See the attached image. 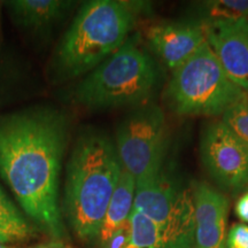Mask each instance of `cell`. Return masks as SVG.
<instances>
[{
	"instance_id": "1",
	"label": "cell",
	"mask_w": 248,
	"mask_h": 248,
	"mask_svg": "<svg viewBox=\"0 0 248 248\" xmlns=\"http://www.w3.org/2000/svg\"><path fill=\"white\" fill-rule=\"evenodd\" d=\"M68 141L69 121L55 108L32 107L0 117V176L51 240H70L60 204Z\"/></svg>"
},
{
	"instance_id": "2",
	"label": "cell",
	"mask_w": 248,
	"mask_h": 248,
	"mask_svg": "<svg viewBox=\"0 0 248 248\" xmlns=\"http://www.w3.org/2000/svg\"><path fill=\"white\" fill-rule=\"evenodd\" d=\"M115 144L104 133H82L71 150L66 167L61 212L80 243H97L122 172Z\"/></svg>"
},
{
	"instance_id": "3",
	"label": "cell",
	"mask_w": 248,
	"mask_h": 248,
	"mask_svg": "<svg viewBox=\"0 0 248 248\" xmlns=\"http://www.w3.org/2000/svg\"><path fill=\"white\" fill-rule=\"evenodd\" d=\"M130 2L91 0L85 2L55 48L49 78L64 83L88 75L128 40L135 24Z\"/></svg>"
},
{
	"instance_id": "4",
	"label": "cell",
	"mask_w": 248,
	"mask_h": 248,
	"mask_svg": "<svg viewBox=\"0 0 248 248\" xmlns=\"http://www.w3.org/2000/svg\"><path fill=\"white\" fill-rule=\"evenodd\" d=\"M157 83L156 63L135 36L85 75L73 97L77 105L90 110L142 105L150 100Z\"/></svg>"
},
{
	"instance_id": "5",
	"label": "cell",
	"mask_w": 248,
	"mask_h": 248,
	"mask_svg": "<svg viewBox=\"0 0 248 248\" xmlns=\"http://www.w3.org/2000/svg\"><path fill=\"white\" fill-rule=\"evenodd\" d=\"M246 91L229 78L207 45L172 70L166 90L170 109L179 115H223Z\"/></svg>"
},
{
	"instance_id": "6",
	"label": "cell",
	"mask_w": 248,
	"mask_h": 248,
	"mask_svg": "<svg viewBox=\"0 0 248 248\" xmlns=\"http://www.w3.org/2000/svg\"><path fill=\"white\" fill-rule=\"evenodd\" d=\"M133 208L150 218L172 248H193L192 191L181 190L163 170L136 182Z\"/></svg>"
},
{
	"instance_id": "7",
	"label": "cell",
	"mask_w": 248,
	"mask_h": 248,
	"mask_svg": "<svg viewBox=\"0 0 248 248\" xmlns=\"http://www.w3.org/2000/svg\"><path fill=\"white\" fill-rule=\"evenodd\" d=\"M168 128L163 110L155 105L138 108L121 122L116 151L122 168L136 182L163 170Z\"/></svg>"
},
{
	"instance_id": "8",
	"label": "cell",
	"mask_w": 248,
	"mask_h": 248,
	"mask_svg": "<svg viewBox=\"0 0 248 248\" xmlns=\"http://www.w3.org/2000/svg\"><path fill=\"white\" fill-rule=\"evenodd\" d=\"M200 153L203 167L222 190L232 194L248 191V142L222 121L203 130Z\"/></svg>"
},
{
	"instance_id": "9",
	"label": "cell",
	"mask_w": 248,
	"mask_h": 248,
	"mask_svg": "<svg viewBox=\"0 0 248 248\" xmlns=\"http://www.w3.org/2000/svg\"><path fill=\"white\" fill-rule=\"evenodd\" d=\"M206 43L226 75L248 90V17L201 22Z\"/></svg>"
},
{
	"instance_id": "10",
	"label": "cell",
	"mask_w": 248,
	"mask_h": 248,
	"mask_svg": "<svg viewBox=\"0 0 248 248\" xmlns=\"http://www.w3.org/2000/svg\"><path fill=\"white\" fill-rule=\"evenodd\" d=\"M194 204L193 248H225L229 198L204 182L192 188Z\"/></svg>"
},
{
	"instance_id": "11",
	"label": "cell",
	"mask_w": 248,
	"mask_h": 248,
	"mask_svg": "<svg viewBox=\"0 0 248 248\" xmlns=\"http://www.w3.org/2000/svg\"><path fill=\"white\" fill-rule=\"evenodd\" d=\"M152 51L171 70L187 61L206 43L202 23L163 22L146 31Z\"/></svg>"
},
{
	"instance_id": "12",
	"label": "cell",
	"mask_w": 248,
	"mask_h": 248,
	"mask_svg": "<svg viewBox=\"0 0 248 248\" xmlns=\"http://www.w3.org/2000/svg\"><path fill=\"white\" fill-rule=\"evenodd\" d=\"M11 18L21 29L46 33L61 22L76 2L70 0H11L5 1Z\"/></svg>"
},
{
	"instance_id": "13",
	"label": "cell",
	"mask_w": 248,
	"mask_h": 248,
	"mask_svg": "<svg viewBox=\"0 0 248 248\" xmlns=\"http://www.w3.org/2000/svg\"><path fill=\"white\" fill-rule=\"evenodd\" d=\"M136 192V179L131 173L122 170L120 181L114 191L110 202L102 222L97 244L99 247L106 244L108 239L129 221L133 209Z\"/></svg>"
},
{
	"instance_id": "14",
	"label": "cell",
	"mask_w": 248,
	"mask_h": 248,
	"mask_svg": "<svg viewBox=\"0 0 248 248\" xmlns=\"http://www.w3.org/2000/svg\"><path fill=\"white\" fill-rule=\"evenodd\" d=\"M38 232L0 186V244H21L35 239Z\"/></svg>"
},
{
	"instance_id": "15",
	"label": "cell",
	"mask_w": 248,
	"mask_h": 248,
	"mask_svg": "<svg viewBox=\"0 0 248 248\" xmlns=\"http://www.w3.org/2000/svg\"><path fill=\"white\" fill-rule=\"evenodd\" d=\"M130 239L125 248H172L157 226L135 208L129 217Z\"/></svg>"
},
{
	"instance_id": "16",
	"label": "cell",
	"mask_w": 248,
	"mask_h": 248,
	"mask_svg": "<svg viewBox=\"0 0 248 248\" xmlns=\"http://www.w3.org/2000/svg\"><path fill=\"white\" fill-rule=\"evenodd\" d=\"M204 22L248 17V0H212L200 5Z\"/></svg>"
},
{
	"instance_id": "17",
	"label": "cell",
	"mask_w": 248,
	"mask_h": 248,
	"mask_svg": "<svg viewBox=\"0 0 248 248\" xmlns=\"http://www.w3.org/2000/svg\"><path fill=\"white\" fill-rule=\"evenodd\" d=\"M222 122L235 136L248 142V94L234 102L222 115Z\"/></svg>"
},
{
	"instance_id": "18",
	"label": "cell",
	"mask_w": 248,
	"mask_h": 248,
	"mask_svg": "<svg viewBox=\"0 0 248 248\" xmlns=\"http://www.w3.org/2000/svg\"><path fill=\"white\" fill-rule=\"evenodd\" d=\"M225 248H248V225L233 223L226 234Z\"/></svg>"
},
{
	"instance_id": "19",
	"label": "cell",
	"mask_w": 248,
	"mask_h": 248,
	"mask_svg": "<svg viewBox=\"0 0 248 248\" xmlns=\"http://www.w3.org/2000/svg\"><path fill=\"white\" fill-rule=\"evenodd\" d=\"M130 239V224L129 221L121 226L115 233L108 239L106 244H104L99 248H125Z\"/></svg>"
},
{
	"instance_id": "20",
	"label": "cell",
	"mask_w": 248,
	"mask_h": 248,
	"mask_svg": "<svg viewBox=\"0 0 248 248\" xmlns=\"http://www.w3.org/2000/svg\"><path fill=\"white\" fill-rule=\"evenodd\" d=\"M234 214L241 222L248 225V191L241 193L235 201Z\"/></svg>"
},
{
	"instance_id": "21",
	"label": "cell",
	"mask_w": 248,
	"mask_h": 248,
	"mask_svg": "<svg viewBox=\"0 0 248 248\" xmlns=\"http://www.w3.org/2000/svg\"><path fill=\"white\" fill-rule=\"evenodd\" d=\"M8 248H74L71 246L69 241H62V240H49L45 241V243L32 245V246H27V247H8Z\"/></svg>"
},
{
	"instance_id": "22",
	"label": "cell",
	"mask_w": 248,
	"mask_h": 248,
	"mask_svg": "<svg viewBox=\"0 0 248 248\" xmlns=\"http://www.w3.org/2000/svg\"><path fill=\"white\" fill-rule=\"evenodd\" d=\"M0 42H1V2H0Z\"/></svg>"
},
{
	"instance_id": "23",
	"label": "cell",
	"mask_w": 248,
	"mask_h": 248,
	"mask_svg": "<svg viewBox=\"0 0 248 248\" xmlns=\"http://www.w3.org/2000/svg\"><path fill=\"white\" fill-rule=\"evenodd\" d=\"M0 248H8V247H7V246H5V245L0 244Z\"/></svg>"
},
{
	"instance_id": "24",
	"label": "cell",
	"mask_w": 248,
	"mask_h": 248,
	"mask_svg": "<svg viewBox=\"0 0 248 248\" xmlns=\"http://www.w3.org/2000/svg\"><path fill=\"white\" fill-rule=\"evenodd\" d=\"M246 92H247V94H248V90H247V91H246Z\"/></svg>"
}]
</instances>
